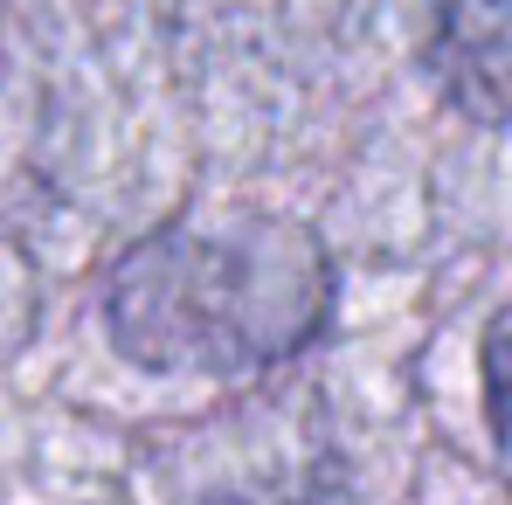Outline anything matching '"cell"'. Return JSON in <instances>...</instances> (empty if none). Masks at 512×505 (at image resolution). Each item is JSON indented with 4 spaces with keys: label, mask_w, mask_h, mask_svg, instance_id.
Here are the masks:
<instances>
[{
    "label": "cell",
    "mask_w": 512,
    "mask_h": 505,
    "mask_svg": "<svg viewBox=\"0 0 512 505\" xmlns=\"http://www.w3.org/2000/svg\"><path fill=\"white\" fill-rule=\"evenodd\" d=\"M326 250L263 215H215L146 236L111 277V333L146 367H263L326 326Z\"/></svg>",
    "instance_id": "1"
},
{
    "label": "cell",
    "mask_w": 512,
    "mask_h": 505,
    "mask_svg": "<svg viewBox=\"0 0 512 505\" xmlns=\"http://www.w3.org/2000/svg\"><path fill=\"white\" fill-rule=\"evenodd\" d=\"M429 70L457 111L512 125V0H429Z\"/></svg>",
    "instance_id": "2"
},
{
    "label": "cell",
    "mask_w": 512,
    "mask_h": 505,
    "mask_svg": "<svg viewBox=\"0 0 512 505\" xmlns=\"http://www.w3.org/2000/svg\"><path fill=\"white\" fill-rule=\"evenodd\" d=\"M485 409H492L499 450L512 457V312H499L485 333Z\"/></svg>",
    "instance_id": "3"
}]
</instances>
